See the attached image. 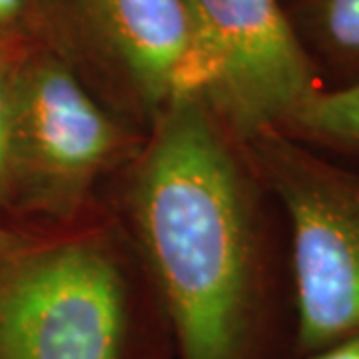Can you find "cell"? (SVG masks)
Masks as SVG:
<instances>
[{
    "instance_id": "obj_1",
    "label": "cell",
    "mask_w": 359,
    "mask_h": 359,
    "mask_svg": "<svg viewBox=\"0 0 359 359\" xmlns=\"http://www.w3.org/2000/svg\"><path fill=\"white\" fill-rule=\"evenodd\" d=\"M106 204L154 283L174 359H294L280 208L196 90L156 120Z\"/></svg>"
},
{
    "instance_id": "obj_2",
    "label": "cell",
    "mask_w": 359,
    "mask_h": 359,
    "mask_svg": "<svg viewBox=\"0 0 359 359\" xmlns=\"http://www.w3.org/2000/svg\"><path fill=\"white\" fill-rule=\"evenodd\" d=\"M0 359H174L154 283L110 205L0 254Z\"/></svg>"
},
{
    "instance_id": "obj_3",
    "label": "cell",
    "mask_w": 359,
    "mask_h": 359,
    "mask_svg": "<svg viewBox=\"0 0 359 359\" xmlns=\"http://www.w3.org/2000/svg\"><path fill=\"white\" fill-rule=\"evenodd\" d=\"M144 140L56 54L30 48L14 82L6 204L36 216V233L84 224L108 208L106 194Z\"/></svg>"
},
{
    "instance_id": "obj_4",
    "label": "cell",
    "mask_w": 359,
    "mask_h": 359,
    "mask_svg": "<svg viewBox=\"0 0 359 359\" xmlns=\"http://www.w3.org/2000/svg\"><path fill=\"white\" fill-rule=\"evenodd\" d=\"M242 144L283 218L294 359L359 337V166L276 128Z\"/></svg>"
},
{
    "instance_id": "obj_5",
    "label": "cell",
    "mask_w": 359,
    "mask_h": 359,
    "mask_svg": "<svg viewBox=\"0 0 359 359\" xmlns=\"http://www.w3.org/2000/svg\"><path fill=\"white\" fill-rule=\"evenodd\" d=\"M46 13L52 54L142 134L182 94L198 92L182 0H46Z\"/></svg>"
},
{
    "instance_id": "obj_6",
    "label": "cell",
    "mask_w": 359,
    "mask_h": 359,
    "mask_svg": "<svg viewBox=\"0 0 359 359\" xmlns=\"http://www.w3.org/2000/svg\"><path fill=\"white\" fill-rule=\"evenodd\" d=\"M198 94L238 140L282 130L323 90L282 0H182Z\"/></svg>"
},
{
    "instance_id": "obj_7",
    "label": "cell",
    "mask_w": 359,
    "mask_h": 359,
    "mask_svg": "<svg viewBox=\"0 0 359 359\" xmlns=\"http://www.w3.org/2000/svg\"><path fill=\"white\" fill-rule=\"evenodd\" d=\"M323 90L359 84V0H282Z\"/></svg>"
},
{
    "instance_id": "obj_8",
    "label": "cell",
    "mask_w": 359,
    "mask_h": 359,
    "mask_svg": "<svg viewBox=\"0 0 359 359\" xmlns=\"http://www.w3.org/2000/svg\"><path fill=\"white\" fill-rule=\"evenodd\" d=\"M282 132L323 154L359 162V84L318 92Z\"/></svg>"
},
{
    "instance_id": "obj_9",
    "label": "cell",
    "mask_w": 359,
    "mask_h": 359,
    "mask_svg": "<svg viewBox=\"0 0 359 359\" xmlns=\"http://www.w3.org/2000/svg\"><path fill=\"white\" fill-rule=\"evenodd\" d=\"M0 42L50 50L46 0H0Z\"/></svg>"
},
{
    "instance_id": "obj_10",
    "label": "cell",
    "mask_w": 359,
    "mask_h": 359,
    "mask_svg": "<svg viewBox=\"0 0 359 359\" xmlns=\"http://www.w3.org/2000/svg\"><path fill=\"white\" fill-rule=\"evenodd\" d=\"M26 46L0 42V205L6 204L8 188V156H11V134H13L14 82Z\"/></svg>"
},
{
    "instance_id": "obj_11",
    "label": "cell",
    "mask_w": 359,
    "mask_h": 359,
    "mask_svg": "<svg viewBox=\"0 0 359 359\" xmlns=\"http://www.w3.org/2000/svg\"><path fill=\"white\" fill-rule=\"evenodd\" d=\"M302 359H359V337H349L334 346L318 349Z\"/></svg>"
},
{
    "instance_id": "obj_12",
    "label": "cell",
    "mask_w": 359,
    "mask_h": 359,
    "mask_svg": "<svg viewBox=\"0 0 359 359\" xmlns=\"http://www.w3.org/2000/svg\"><path fill=\"white\" fill-rule=\"evenodd\" d=\"M22 233H14V231L4 230V228H0V254H4L8 248H13L16 242H18V238H20Z\"/></svg>"
}]
</instances>
